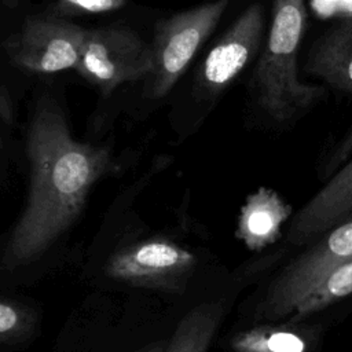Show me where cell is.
Segmentation results:
<instances>
[{"label":"cell","instance_id":"obj_6","mask_svg":"<svg viewBox=\"0 0 352 352\" xmlns=\"http://www.w3.org/2000/svg\"><path fill=\"white\" fill-rule=\"evenodd\" d=\"M76 70L109 94L125 82L146 80L151 70V47L126 28L85 30Z\"/></svg>","mask_w":352,"mask_h":352},{"label":"cell","instance_id":"obj_1","mask_svg":"<svg viewBox=\"0 0 352 352\" xmlns=\"http://www.w3.org/2000/svg\"><path fill=\"white\" fill-rule=\"evenodd\" d=\"M30 192L4 253L8 267L28 264L77 219L92 186L114 169L111 153L74 140L63 114L43 103L28 140Z\"/></svg>","mask_w":352,"mask_h":352},{"label":"cell","instance_id":"obj_5","mask_svg":"<svg viewBox=\"0 0 352 352\" xmlns=\"http://www.w3.org/2000/svg\"><path fill=\"white\" fill-rule=\"evenodd\" d=\"M197 265L198 258L188 248L166 236H151L116 252L104 272L132 286L183 293Z\"/></svg>","mask_w":352,"mask_h":352},{"label":"cell","instance_id":"obj_13","mask_svg":"<svg viewBox=\"0 0 352 352\" xmlns=\"http://www.w3.org/2000/svg\"><path fill=\"white\" fill-rule=\"evenodd\" d=\"M349 294H352V258L333 268L312 285L294 304L287 320L293 323L300 322Z\"/></svg>","mask_w":352,"mask_h":352},{"label":"cell","instance_id":"obj_15","mask_svg":"<svg viewBox=\"0 0 352 352\" xmlns=\"http://www.w3.org/2000/svg\"><path fill=\"white\" fill-rule=\"evenodd\" d=\"M30 314L21 305L0 300V341L21 337L30 327Z\"/></svg>","mask_w":352,"mask_h":352},{"label":"cell","instance_id":"obj_7","mask_svg":"<svg viewBox=\"0 0 352 352\" xmlns=\"http://www.w3.org/2000/svg\"><path fill=\"white\" fill-rule=\"evenodd\" d=\"M264 28L265 15L260 3L250 4L238 15L197 69L192 84L194 99L212 103L232 84L261 50Z\"/></svg>","mask_w":352,"mask_h":352},{"label":"cell","instance_id":"obj_4","mask_svg":"<svg viewBox=\"0 0 352 352\" xmlns=\"http://www.w3.org/2000/svg\"><path fill=\"white\" fill-rule=\"evenodd\" d=\"M351 258L352 212L280 270L257 304L254 319L264 322L287 319L294 304L312 285Z\"/></svg>","mask_w":352,"mask_h":352},{"label":"cell","instance_id":"obj_9","mask_svg":"<svg viewBox=\"0 0 352 352\" xmlns=\"http://www.w3.org/2000/svg\"><path fill=\"white\" fill-rule=\"evenodd\" d=\"M352 212V155L329 177L289 223L286 238L293 245H307L338 224Z\"/></svg>","mask_w":352,"mask_h":352},{"label":"cell","instance_id":"obj_18","mask_svg":"<svg viewBox=\"0 0 352 352\" xmlns=\"http://www.w3.org/2000/svg\"><path fill=\"white\" fill-rule=\"evenodd\" d=\"M164 345H165V342H157V344L148 345V346H146V348H143V349H140L138 352H162Z\"/></svg>","mask_w":352,"mask_h":352},{"label":"cell","instance_id":"obj_8","mask_svg":"<svg viewBox=\"0 0 352 352\" xmlns=\"http://www.w3.org/2000/svg\"><path fill=\"white\" fill-rule=\"evenodd\" d=\"M85 30L58 19H33L22 33L15 60L30 70L55 73L74 67Z\"/></svg>","mask_w":352,"mask_h":352},{"label":"cell","instance_id":"obj_2","mask_svg":"<svg viewBox=\"0 0 352 352\" xmlns=\"http://www.w3.org/2000/svg\"><path fill=\"white\" fill-rule=\"evenodd\" d=\"M304 25V0H274L271 26L249 91L256 109L276 124L301 118L326 98L324 85L298 78L297 55Z\"/></svg>","mask_w":352,"mask_h":352},{"label":"cell","instance_id":"obj_14","mask_svg":"<svg viewBox=\"0 0 352 352\" xmlns=\"http://www.w3.org/2000/svg\"><path fill=\"white\" fill-rule=\"evenodd\" d=\"M234 352H305V338L286 327L261 324L241 333L231 338Z\"/></svg>","mask_w":352,"mask_h":352},{"label":"cell","instance_id":"obj_3","mask_svg":"<svg viewBox=\"0 0 352 352\" xmlns=\"http://www.w3.org/2000/svg\"><path fill=\"white\" fill-rule=\"evenodd\" d=\"M230 0H213L179 11L157 23L151 47V70L146 92L151 99L165 98L219 25Z\"/></svg>","mask_w":352,"mask_h":352},{"label":"cell","instance_id":"obj_11","mask_svg":"<svg viewBox=\"0 0 352 352\" xmlns=\"http://www.w3.org/2000/svg\"><path fill=\"white\" fill-rule=\"evenodd\" d=\"M292 205L270 188L250 192L239 209L235 236L252 252H260L282 236V227L292 216Z\"/></svg>","mask_w":352,"mask_h":352},{"label":"cell","instance_id":"obj_12","mask_svg":"<svg viewBox=\"0 0 352 352\" xmlns=\"http://www.w3.org/2000/svg\"><path fill=\"white\" fill-rule=\"evenodd\" d=\"M224 316L223 300L194 305L179 320L162 352H209Z\"/></svg>","mask_w":352,"mask_h":352},{"label":"cell","instance_id":"obj_16","mask_svg":"<svg viewBox=\"0 0 352 352\" xmlns=\"http://www.w3.org/2000/svg\"><path fill=\"white\" fill-rule=\"evenodd\" d=\"M126 0H59L58 10L60 12H107L117 10L125 4Z\"/></svg>","mask_w":352,"mask_h":352},{"label":"cell","instance_id":"obj_17","mask_svg":"<svg viewBox=\"0 0 352 352\" xmlns=\"http://www.w3.org/2000/svg\"><path fill=\"white\" fill-rule=\"evenodd\" d=\"M312 6L315 7L316 12L323 16H352V0H312Z\"/></svg>","mask_w":352,"mask_h":352},{"label":"cell","instance_id":"obj_10","mask_svg":"<svg viewBox=\"0 0 352 352\" xmlns=\"http://www.w3.org/2000/svg\"><path fill=\"white\" fill-rule=\"evenodd\" d=\"M304 69L327 88L352 94V16L340 19L312 43Z\"/></svg>","mask_w":352,"mask_h":352}]
</instances>
